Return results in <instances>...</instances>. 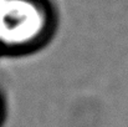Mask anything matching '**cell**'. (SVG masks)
I'll return each instance as SVG.
<instances>
[{
	"label": "cell",
	"instance_id": "7a4b0ae2",
	"mask_svg": "<svg viewBox=\"0 0 128 127\" xmlns=\"http://www.w3.org/2000/svg\"><path fill=\"white\" fill-rule=\"evenodd\" d=\"M5 115H6V105H5L4 96H2V93L0 91V127L2 126V123H4Z\"/></svg>",
	"mask_w": 128,
	"mask_h": 127
},
{
	"label": "cell",
	"instance_id": "6da1fadb",
	"mask_svg": "<svg viewBox=\"0 0 128 127\" xmlns=\"http://www.w3.org/2000/svg\"><path fill=\"white\" fill-rule=\"evenodd\" d=\"M48 19L32 0H0V57L26 55L41 47Z\"/></svg>",
	"mask_w": 128,
	"mask_h": 127
}]
</instances>
